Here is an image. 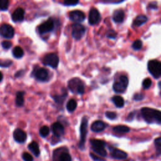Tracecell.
Returning a JSON list of instances; mask_svg holds the SVG:
<instances>
[{"instance_id":"1","label":"cell","mask_w":161,"mask_h":161,"mask_svg":"<svg viewBox=\"0 0 161 161\" xmlns=\"http://www.w3.org/2000/svg\"><path fill=\"white\" fill-rule=\"evenodd\" d=\"M142 116L147 123L150 124L156 123L159 125L161 123V113L159 110L144 107L140 110Z\"/></svg>"},{"instance_id":"2","label":"cell","mask_w":161,"mask_h":161,"mask_svg":"<svg viewBox=\"0 0 161 161\" xmlns=\"http://www.w3.org/2000/svg\"><path fill=\"white\" fill-rule=\"evenodd\" d=\"M88 118L84 116L81 120L80 126V141L79 143V148L81 150H84L85 147V142L88 133Z\"/></svg>"},{"instance_id":"3","label":"cell","mask_w":161,"mask_h":161,"mask_svg":"<svg viewBox=\"0 0 161 161\" xmlns=\"http://www.w3.org/2000/svg\"><path fill=\"white\" fill-rule=\"evenodd\" d=\"M90 143L92 150L96 154L102 157H106L107 156V152L105 149V142L98 139H91L90 140Z\"/></svg>"},{"instance_id":"4","label":"cell","mask_w":161,"mask_h":161,"mask_svg":"<svg viewBox=\"0 0 161 161\" xmlns=\"http://www.w3.org/2000/svg\"><path fill=\"white\" fill-rule=\"evenodd\" d=\"M148 71L155 79H158L161 75V63L157 60H152L148 62Z\"/></svg>"},{"instance_id":"5","label":"cell","mask_w":161,"mask_h":161,"mask_svg":"<svg viewBox=\"0 0 161 161\" xmlns=\"http://www.w3.org/2000/svg\"><path fill=\"white\" fill-rule=\"evenodd\" d=\"M129 84V79L126 75H121L119 81L115 82L113 85V89L116 93H123L125 91Z\"/></svg>"},{"instance_id":"6","label":"cell","mask_w":161,"mask_h":161,"mask_svg":"<svg viewBox=\"0 0 161 161\" xmlns=\"http://www.w3.org/2000/svg\"><path fill=\"white\" fill-rule=\"evenodd\" d=\"M43 64L45 65L50 66L52 68H57L59 62V59L57 54L54 53H50L47 54L43 59Z\"/></svg>"},{"instance_id":"7","label":"cell","mask_w":161,"mask_h":161,"mask_svg":"<svg viewBox=\"0 0 161 161\" xmlns=\"http://www.w3.org/2000/svg\"><path fill=\"white\" fill-rule=\"evenodd\" d=\"M55 27V23L52 18H49L46 22L40 25L38 27V31L40 35H44L52 32Z\"/></svg>"},{"instance_id":"8","label":"cell","mask_w":161,"mask_h":161,"mask_svg":"<svg viewBox=\"0 0 161 161\" xmlns=\"http://www.w3.org/2000/svg\"><path fill=\"white\" fill-rule=\"evenodd\" d=\"M86 33V29L79 23H75L72 25V36L75 40L81 39Z\"/></svg>"},{"instance_id":"9","label":"cell","mask_w":161,"mask_h":161,"mask_svg":"<svg viewBox=\"0 0 161 161\" xmlns=\"http://www.w3.org/2000/svg\"><path fill=\"white\" fill-rule=\"evenodd\" d=\"M15 35V30L8 24H3L0 27V35L6 39H12Z\"/></svg>"},{"instance_id":"10","label":"cell","mask_w":161,"mask_h":161,"mask_svg":"<svg viewBox=\"0 0 161 161\" xmlns=\"http://www.w3.org/2000/svg\"><path fill=\"white\" fill-rule=\"evenodd\" d=\"M101 19V15L99 11L95 8H92L90 10L88 16L89 23L91 25H95L98 23Z\"/></svg>"},{"instance_id":"11","label":"cell","mask_w":161,"mask_h":161,"mask_svg":"<svg viewBox=\"0 0 161 161\" xmlns=\"http://www.w3.org/2000/svg\"><path fill=\"white\" fill-rule=\"evenodd\" d=\"M69 19L74 22L80 23L84 22L85 20L86 16L82 11L81 10H74L69 13Z\"/></svg>"},{"instance_id":"12","label":"cell","mask_w":161,"mask_h":161,"mask_svg":"<svg viewBox=\"0 0 161 161\" xmlns=\"http://www.w3.org/2000/svg\"><path fill=\"white\" fill-rule=\"evenodd\" d=\"M14 140L19 143H23L27 140V133L20 129H16L13 132Z\"/></svg>"},{"instance_id":"13","label":"cell","mask_w":161,"mask_h":161,"mask_svg":"<svg viewBox=\"0 0 161 161\" xmlns=\"http://www.w3.org/2000/svg\"><path fill=\"white\" fill-rule=\"evenodd\" d=\"M34 76L37 80L40 81H45L48 79L49 72L47 69L43 67H40L35 70L34 72Z\"/></svg>"},{"instance_id":"14","label":"cell","mask_w":161,"mask_h":161,"mask_svg":"<svg viewBox=\"0 0 161 161\" xmlns=\"http://www.w3.org/2000/svg\"><path fill=\"white\" fill-rule=\"evenodd\" d=\"M52 131L56 137H61L64 134V127L59 122H55L52 125Z\"/></svg>"},{"instance_id":"15","label":"cell","mask_w":161,"mask_h":161,"mask_svg":"<svg viewBox=\"0 0 161 161\" xmlns=\"http://www.w3.org/2000/svg\"><path fill=\"white\" fill-rule=\"evenodd\" d=\"M25 11L22 8H18L15 10L12 15V18L14 22H20L24 20Z\"/></svg>"},{"instance_id":"16","label":"cell","mask_w":161,"mask_h":161,"mask_svg":"<svg viewBox=\"0 0 161 161\" xmlns=\"http://www.w3.org/2000/svg\"><path fill=\"white\" fill-rule=\"evenodd\" d=\"M106 124L103 121L97 120L92 123L91 126V129L92 132L98 133L103 131L106 129Z\"/></svg>"},{"instance_id":"17","label":"cell","mask_w":161,"mask_h":161,"mask_svg":"<svg viewBox=\"0 0 161 161\" xmlns=\"http://www.w3.org/2000/svg\"><path fill=\"white\" fill-rule=\"evenodd\" d=\"M83 83V82L78 78H73L69 81L68 86L71 91L73 92H76L79 86Z\"/></svg>"},{"instance_id":"18","label":"cell","mask_w":161,"mask_h":161,"mask_svg":"<svg viewBox=\"0 0 161 161\" xmlns=\"http://www.w3.org/2000/svg\"><path fill=\"white\" fill-rule=\"evenodd\" d=\"M125 18V13L122 10H117L115 11L113 15V20L116 23H122Z\"/></svg>"},{"instance_id":"19","label":"cell","mask_w":161,"mask_h":161,"mask_svg":"<svg viewBox=\"0 0 161 161\" xmlns=\"http://www.w3.org/2000/svg\"><path fill=\"white\" fill-rule=\"evenodd\" d=\"M112 156L115 159H125L128 156L125 152L117 149L112 150Z\"/></svg>"},{"instance_id":"20","label":"cell","mask_w":161,"mask_h":161,"mask_svg":"<svg viewBox=\"0 0 161 161\" xmlns=\"http://www.w3.org/2000/svg\"><path fill=\"white\" fill-rule=\"evenodd\" d=\"M59 156L54 153V161H72L71 156L65 152H62L59 153Z\"/></svg>"},{"instance_id":"21","label":"cell","mask_w":161,"mask_h":161,"mask_svg":"<svg viewBox=\"0 0 161 161\" xmlns=\"http://www.w3.org/2000/svg\"><path fill=\"white\" fill-rule=\"evenodd\" d=\"M28 149L35 157H39L40 154L39 144L36 142H32L28 146Z\"/></svg>"},{"instance_id":"22","label":"cell","mask_w":161,"mask_h":161,"mask_svg":"<svg viewBox=\"0 0 161 161\" xmlns=\"http://www.w3.org/2000/svg\"><path fill=\"white\" fill-rule=\"evenodd\" d=\"M147 20H148V18L146 15H139L138 16H137L136 18L135 19L133 23V25L134 27H140L143 24L146 23L147 22Z\"/></svg>"},{"instance_id":"23","label":"cell","mask_w":161,"mask_h":161,"mask_svg":"<svg viewBox=\"0 0 161 161\" xmlns=\"http://www.w3.org/2000/svg\"><path fill=\"white\" fill-rule=\"evenodd\" d=\"M24 95L25 92L18 91L16 94L15 103L16 106L18 107H21L24 105Z\"/></svg>"},{"instance_id":"24","label":"cell","mask_w":161,"mask_h":161,"mask_svg":"<svg viewBox=\"0 0 161 161\" xmlns=\"http://www.w3.org/2000/svg\"><path fill=\"white\" fill-rule=\"evenodd\" d=\"M112 100L113 101V103L115 104L116 107L117 108H123L125 104L124 99L123 98L120 96H114L112 98Z\"/></svg>"},{"instance_id":"25","label":"cell","mask_w":161,"mask_h":161,"mask_svg":"<svg viewBox=\"0 0 161 161\" xmlns=\"http://www.w3.org/2000/svg\"><path fill=\"white\" fill-rule=\"evenodd\" d=\"M67 93L65 89V90H64V92L61 95L54 96H52V98L54 99L55 103H57L59 105H62L64 101V100L65 99V98H67Z\"/></svg>"},{"instance_id":"26","label":"cell","mask_w":161,"mask_h":161,"mask_svg":"<svg viewBox=\"0 0 161 161\" xmlns=\"http://www.w3.org/2000/svg\"><path fill=\"white\" fill-rule=\"evenodd\" d=\"M77 101L74 99H71L66 105V108L69 112L72 113L76 109V108H77Z\"/></svg>"},{"instance_id":"27","label":"cell","mask_w":161,"mask_h":161,"mask_svg":"<svg viewBox=\"0 0 161 161\" xmlns=\"http://www.w3.org/2000/svg\"><path fill=\"white\" fill-rule=\"evenodd\" d=\"M113 130L118 133H125L130 132V128L125 125H118L113 127Z\"/></svg>"},{"instance_id":"28","label":"cell","mask_w":161,"mask_h":161,"mask_svg":"<svg viewBox=\"0 0 161 161\" xmlns=\"http://www.w3.org/2000/svg\"><path fill=\"white\" fill-rule=\"evenodd\" d=\"M13 55L16 59H20L24 55L23 49L20 47H15L13 50Z\"/></svg>"},{"instance_id":"29","label":"cell","mask_w":161,"mask_h":161,"mask_svg":"<svg viewBox=\"0 0 161 161\" xmlns=\"http://www.w3.org/2000/svg\"><path fill=\"white\" fill-rule=\"evenodd\" d=\"M40 135L42 137H47L48 135H49L50 133V129L47 126H43L42 127H41L40 131H39Z\"/></svg>"},{"instance_id":"30","label":"cell","mask_w":161,"mask_h":161,"mask_svg":"<svg viewBox=\"0 0 161 161\" xmlns=\"http://www.w3.org/2000/svg\"><path fill=\"white\" fill-rule=\"evenodd\" d=\"M10 2L8 0H0V10L6 11L9 7Z\"/></svg>"},{"instance_id":"31","label":"cell","mask_w":161,"mask_h":161,"mask_svg":"<svg viewBox=\"0 0 161 161\" xmlns=\"http://www.w3.org/2000/svg\"><path fill=\"white\" fill-rule=\"evenodd\" d=\"M142 45H143V43H142V40H135L133 42L132 47L133 49H134L135 50H139L142 48Z\"/></svg>"},{"instance_id":"32","label":"cell","mask_w":161,"mask_h":161,"mask_svg":"<svg viewBox=\"0 0 161 161\" xmlns=\"http://www.w3.org/2000/svg\"><path fill=\"white\" fill-rule=\"evenodd\" d=\"M152 84V80L150 78H146L143 80L142 82V86L144 89H147L150 88Z\"/></svg>"},{"instance_id":"33","label":"cell","mask_w":161,"mask_h":161,"mask_svg":"<svg viewBox=\"0 0 161 161\" xmlns=\"http://www.w3.org/2000/svg\"><path fill=\"white\" fill-rule=\"evenodd\" d=\"M154 143L156 147V150L157 152V154L159 155L160 153V149H161V139L160 137H158L154 140Z\"/></svg>"},{"instance_id":"34","label":"cell","mask_w":161,"mask_h":161,"mask_svg":"<svg viewBox=\"0 0 161 161\" xmlns=\"http://www.w3.org/2000/svg\"><path fill=\"white\" fill-rule=\"evenodd\" d=\"M13 62L10 60H0V67H8L11 66Z\"/></svg>"},{"instance_id":"35","label":"cell","mask_w":161,"mask_h":161,"mask_svg":"<svg viewBox=\"0 0 161 161\" xmlns=\"http://www.w3.org/2000/svg\"><path fill=\"white\" fill-rule=\"evenodd\" d=\"M22 157L24 161H33L32 156L28 153V152H24V153H23Z\"/></svg>"},{"instance_id":"36","label":"cell","mask_w":161,"mask_h":161,"mask_svg":"<svg viewBox=\"0 0 161 161\" xmlns=\"http://www.w3.org/2000/svg\"><path fill=\"white\" fill-rule=\"evenodd\" d=\"M106 37L109 39H115L117 37V33L113 30H109L108 31V32L106 33Z\"/></svg>"},{"instance_id":"37","label":"cell","mask_w":161,"mask_h":161,"mask_svg":"<svg viewBox=\"0 0 161 161\" xmlns=\"http://www.w3.org/2000/svg\"><path fill=\"white\" fill-rule=\"evenodd\" d=\"M105 116L109 120H115L116 118V114L115 112H106L105 113Z\"/></svg>"},{"instance_id":"38","label":"cell","mask_w":161,"mask_h":161,"mask_svg":"<svg viewBox=\"0 0 161 161\" xmlns=\"http://www.w3.org/2000/svg\"><path fill=\"white\" fill-rule=\"evenodd\" d=\"M2 45L5 49H9L12 46V43L10 41H3L2 43Z\"/></svg>"},{"instance_id":"39","label":"cell","mask_w":161,"mask_h":161,"mask_svg":"<svg viewBox=\"0 0 161 161\" xmlns=\"http://www.w3.org/2000/svg\"><path fill=\"white\" fill-rule=\"evenodd\" d=\"M79 3V1H70V0H67L64 2V5L65 6H75Z\"/></svg>"},{"instance_id":"40","label":"cell","mask_w":161,"mask_h":161,"mask_svg":"<svg viewBox=\"0 0 161 161\" xmlns=\"http://www.w3.org/2000/svg\"><path fill=\"white\" fill-rule=\"evenodd\" d=\"M143 98H144V96L143 95L141 94V93H136V94L133 96V99L137 101H142V99H143Z\"/></svg>"},{"instance_id":"41","label":"cell","mask_w":161,"mask_h":161,"mask_svg":"<svg viewBox=\"0 0 161 161\" xmlns=\"http://www.w3.org/2000/svg\"><path fill=\"white\" fill-rule=\"evenodd\" d=\"M135 113H136V112H131V113L129 115V116H127L126 119V121H127V122H131V121H132V120H133V118H134L135 116Z\"/></svg>"},{"instance_id":"42","label":"cell","mask_w":161,"mask_h":161,"mask_svg":"<svg viewBox=\"0 0 161 161\" xmlns=\"http://www.w3.org/2000/svg\"><path fill=\"white\" fill-rule=\"evenodd\" d=\"M90 156H91V157L93 160H94L95 161H105V160H104V159H101V158H100V157L96 156L94 154L91 153V154H90Z\"/></svg>"},{"instance_id":"43","label":"cell","mask_w":161,"mask_h":161,"mask_svg":"<svg viewBox=\"0 0 161 161\" xmlns=\"http://www.w3.org/2000/svg\"><path fill=\"white\" fill-rule=\"evenodd\" d=\"M149 8H150V9H154L156 10L157 9V3L156 2H152L150 3L149 5Z\"/></svg>"},{"instance_id":"44","label":"cell","mask_w":161,"mask_h":161,"mask_svg":"<svg viewBox=\"0 0 161 161\" xmlns=\"http://www.w3.org/2000/svg\"><path fill=\"white\" fill-rule=\"evenodd\" d=\"M104 3H120L123 2V1H105V2H101Z\"/></svg>"},{"instance_id":"45","label":"cell","mask_w":161,"mask_h":161,"mask_svg":"<svg viewBox=\"0 0 161 161\" xmlns=\"http://www.w3.org/2000/svg\"><path fill=\"white\" fill-rule=\"evenodd\" d=\"M23 72H24V71H23V70L19 71L18 72H16V73L15 74V77H16V78H19V77H20V76L23 75Z\"/></svg>"},{"instance_id":"46","label":"cell","mask_w":161,"mask_h":161,"mask_svg":"<svg viewBox=\"0 0 161 161\" xmlns=\"http://www.w3.org/2000/svg\"><path fill=\"white\" fill-rule=\"evenodd\" d=\"M3 74H2V73L1 72H0V82H2V81L3 80Z\"/></svg>"},{"instance_id":"47","label":"cell","mask_w":161,"mask_h":161,"mask_svg":"<svg viewBox=\"0 0 161 161\" xmlns=\"http://www.w3.org/2000/svg\"><path fill=\"white\" fill-rule=\"evenodd\" d=\"M0 156H1V154H0Z\"/></svg>"}]
</instances>
